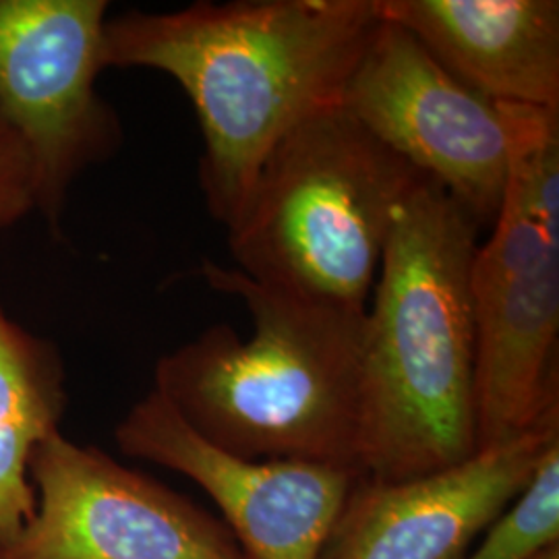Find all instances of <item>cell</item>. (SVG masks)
I'll list each match as a JSON object with an SVG mask.
<instances>
[{
	"label": "cell",
	"instance_id": "cell-1",
	"mask_svg": "<svg viewBox=\"0 0 559 559\" xmlns=\"http://www.w3.org/2000/svg\"><path fill=\"white\" fill-rule=\"evenodd\" d=\"M380 25L376 0H200L106 21L104 67L154 69L179 83L203 135L207 212L230 228L270 150L336 106Z\"/></svg>",
	"mask_w": 559,
	"mask_h": 559
},
{
	"label": "cell",
	"instance_id": "cell-2",
	"mask_svg": "<svg viewBox=\"0 0 559 559\" xmlns=\"http://www.w3.org/2000/svg\"><path fill=\"white\" fill-rule=\"evenodd\" d=\"M479 230L427 177L394 214L362 328V477L415 479L479 452L471 288Z\"/></svg>",
	"mask_w": 559,
	"mask_h": 559
},
{
	"label": "cell",
	"instance_id": "cell-3",
	"mask_svg": "<svg viewBox=\"0 0 559 559\" xmlns=\"http://www.w3.org/2000/svg\"><path fill=\"white\" fill-rule=\"evenodd\" d=\"M207 284L240 297L253 334L214 323L164 355L154 390L201 438L249 460L359 468L365 313L295 299L203 261Z\"/></svg>",
	"mask_w": 559,
	"mask_h": 559
},
{
	"label": "cell",
	"instance_id": "cell-4",
	"mask_svg": "<svg viewBox=\"0 0 559 559\" xmlns=\"http://www.w3.org/2000/svg\"><path fill=\"white\" fill-rule=\"evenodd\" d=\"M423 175L342 104L297 122L228 228L237 270L295 299L365 313L400 203Z\"/></svg>",
	"mask_w": 559,
	"mask_h": 559
},
{
	"label": "cell",
	"instance_id": "cell-5",
	"mask_svg": "<svg viewBox=\"0 0 559 559\" xmlns=\"http://www.w3.org/2000/svg\"><path fill=\"white\" fill-rule=\"evenodd\" d=\"M106 15V0H0V117L55 226L71 182L119 145V120L96 92Z\"/></svg>",
	"mask_w": 559,
	"mask_h": 559
},
{
	"label": "cell",
	"instance_id": "cell-6",
	"mask_svg": "<svg viewBox=\"0 0 559 559\" xmlns=\"http://www.w3.org/2000/svg\"><path fill=\"white\" fill-rule=\"evenodd\" d=\"M342 108L479 222L500 214L508 143L496 102L448 73L411 32L380 20Z\"/></svg>",
	"mask_w": 559,
	"mask_h": 559
},
{
	"label": "cell",
	"instance_id": "cell-7",
	"mask_svg": "<svg viewBox=\"0 0 559 559\" xmlns=\"http://www.w3.org/2000/svg\"><path fill=\"white\" fill-rule=\"evenodd\" d=\"M36 508L0 559H245L218 520L57 431L29 468Z\"/></svg>",
	"mask_w": 559,
	"mask_h": 559
},
{
	"label": "cell",
	"instance_id": "cell-8",
	"mask_svg": "<svg viewBox=\"0 0 559 559\" xmlns=\"http://www.w3.org/2000/svg\"><path fill=\"white\" fill-rule=\"evenodd\" d=\"M491 226L471 272L479 450L559 415V240L508 200Z\"/></svg>",
	"mask_w": 559,
	"mask_h": 559
},
{
	"label": "cell",
	"instance_id": "cell-9",
	"mask_svg": "<svg viewBox=\"0 0 559 559\" xmlns=\"http://www.w3.org/2000/svg\"><path fill=\"white\" fill-rule=\"evenodd\" d=\"M120 452L193 480L221 508L245 559H318L360 477L357 468L235 456L180 417L154 388L120 419Z\"/></svg>",
	"mask_w": 559,
	"mask_h": 559
},
{
	"label": "cell",
	"instance_id": "cell-10",
	"mask_svg": "<svg viewBox=\"0 0 559 559\" xmlns=\"http://www.w3.org/2000/svg\"><path fill=\"white\" fill-rule=\"evenodd\" d=\"M559 441V415L431 475H360L318 559H462Z\"/></svg>",
	"mask_w": 559,
	"mask_h": 559
},
{
	"label": "cell",
	"instance_id": "cell-11",
	"mask_svg": "<svg viewBox=\"0 0 559 559\" xmlns=\"http://www.w3.org/2000/svg\"><path fill=\"white\" fill-rule=\"evenodd\" d=\"M487 100L559 110L558 0H376Z\"/></svg>",
	"mask_w": 559,
	"mask_h": 559
},
{
	"label": "cell",
	"instance_id": "cell-12",
	"mask_svg": "<svg viewBox=\"0 0 559 559\" xmlns=\"http://www.w3.org/2000/svg\"><path fill=\"white\" fill-rule=\"evenodd\" d=\"M64 381L55 344L11 320L0 305V551L20 537L34 514L32 459L60 431Z\"/></svg>",
	"mask_w": 559,
	"mask_h": 559
},
{
	"label": "cell",
	"instance_id": "cell-13",
	"mask_svg": "<svg viewBox=\"0 0 559 559\" xmlns=\"http://www.w3.org/2000/svg\"><path fill=\"white\" fill-rule=\"evenodd\" d=\"M496 104L508 143L503 200L559 240V110Z\"/></svg>",
	"mask_w": 559,
	"mask_h": 559
},
{
	"label": "cell",
	"instance_id": "cell-14",
	"mask_svg": "<svg viewBox=\"0 0 559 559\" xmlns=\"http://www.w3.org/2000/svg\"><path fill=\"white\" fill-rule=\"evenodd\" d=\"M559 543V441L540 459L531 483L462 559H535Z\"/></svg>",
	"mask_w": 559,
	"mask_h": 559
},
{
	"label": "cell",
	"instance_id": "cell-15",
	"mask_svg": "<svg viewBox=\"0 0 559 559\" xmlns=\"http://www.w3.org/2000/svg\"><path fill=\"white\" fill-rule=\"evenodd\" d=\"M36 210L34 168L20 138L0 117V228L13 226Z\"/></svg>",
	"mask_w": 559,
	"mask_h": 559
},
{
	"label": "cell",
	"instance_id": "cell-16",
	"mask_svg": "<svg viewBox=\"0 0 559 559\" xmlns=\"http://www.w3.org/2000/svg\"><path fill=\"white\" fill-rule=\"evenodd\" d=\"M535 559H559V543L547 547L545 551H540L539 556Z\"/></svg>",
	"mask_w": 559,
	"mask_h": 559
}]
</instances>
